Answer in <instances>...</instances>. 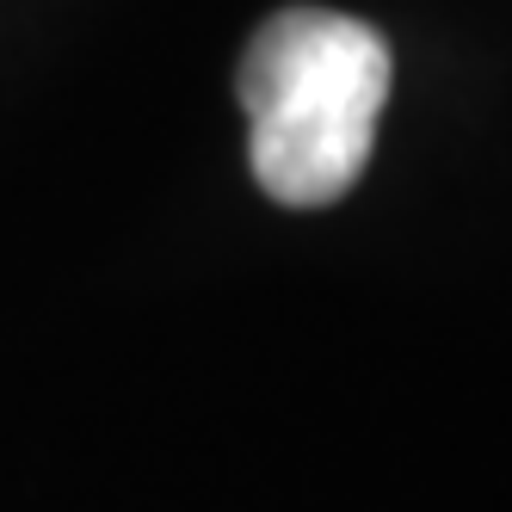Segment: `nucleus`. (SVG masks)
Here are the masks:
<instances>
[{
    "mask_svg": "<svg viewBox=\"0 0 512 512\" xmlns=\"http://www.w3.org/2000/svg\"><path fill=\"white\" fill-rule=\"evenodd\" d=\"M389 44L377 25L327 7L272 13L241 56L247 155L284 210H321L358 186L389 99Z\"/></svg>",
    "mask_w": 512,
    "mask_h": 512,
    "instance_id": "obj_1",
    "label": "nucleus"
}]
</instances>
